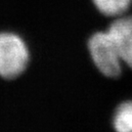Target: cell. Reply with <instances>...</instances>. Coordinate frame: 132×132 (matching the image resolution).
I'll use <instances>...</instances> for the list:
<instances>
[{
	"instance_id": "7a4b0ae2",
	"label": "cell",
	"mask_w": 132,
	"mask_h": 132,
	"mask_svg": "<svg viewBox=\"0 0 132 132\" xmlns=\"http://www.w3.org/2000/svg\"><path fill=\"white\" fill-rule=\"evenodd\" d=\"M88 49L94 65L105 76L118 77L120 75L123 61L109 30L94 33L89 38Z\"/></svg>"
},
{
	"instance_id": "3957f363",
	"label": "cell",
	"mask_w": 132,
	"mask_h": 132,
	"mask_svg": "<svg viewBox=\"0 0 132 132\" xmlns=\"http://www.w3.org/2000/svg\"><path fill=\"white\" fill-rule=\"evenodd\" d=\"M124 64L132 69V16H120L109 28Z\"/></svg>"
},
{
	"instance_id": "6da1fadb",
	"label": "cell",
	"mask_w": 132,
	"mask_h": 132,
	"mask_svg": "<svg viewBox=\"0 0 132 132\" xmlns=\"http://www.w3.org/2000/svg\"><path fill=\"white\" fill-rule=\"evenodd\" d=\"M29 61L27 43L18 34L0 32V76L12 79L22 75Z\"/></svg>"
},
{
	"instance_id": "5b68a950",
	"label": "cell",
	"mask_w": 132,
	"mask_h": 132,
	"mask_svg": "<svg viewBox=\"0 0 132 132\" xmlns=\"http://www.w3.org/2000/svg\"><path fill=\"white\" fill-rule=\"evenodd\" d=\"M113 126L119 132H132V101L118 107L113 117Z\"/></svg>"
},
{
	"instance_id": "277c9868",
	"label": "cell",
	"mask_w": 132,
	"mask_h": 132,
	"mask_svg": "<svg viewBox=\"0 0 132 132\" xmlns=\"http://www.w3.org/2000/svg\"><path fill=\"white\" fill-rule=\"evenodd\" d=\"M95 7L105 16L120 17L126 12L132 0H92Z\"/></svg>"
}]
</instances>
